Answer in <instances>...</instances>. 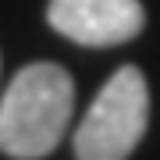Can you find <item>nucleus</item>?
I'll return each instance as SVG.
<instances>
[{
    "label": "nucleus",
    "mask_w": 160,
    "mask_h": 160,
    "mask_svg": "<svg viewBox=\"0 0 160 160\" xmlns=\"http://www.w3.org/2000/svg\"><path fill=\"white\" fill-rule=\"evenodd\" d=\"M46 18L61 36L82 46H118L142 32L139 0H50Z\"/></svg>",
    "instance_id": "obj_3"
},
{
    "label": "nucleus",
    "mask_w": 160,
    "mask_h": 160,
    "mask_svg": "<svg viewBox=\"0 0 160 160\" xmlns=\"http://www.w3.org/2000/svg\"><path fill=\"white\" fill-rule=\"evenodd\" d=\"M149 118V89L146 75L135 64H125L107 78L96 92L89 114L75 132L78 160H125L139 146Z\"/></svg>",
    "instance_id": "obj_2"
},
{
    "label": "nucleus",
    "mask_w": 160,
    "mask_h": 160,
    "mask_svg": "<svg viewBox=\"0 0 160 160\" xmlns=\"http://www.w3.org/2000/svg\"><path fill=\"white\" fill-rule=\"evenodd\" d=\"M75 107L71 75L61 64H29L0 100V149L18 160H39L61 142Z\"/></svg>",
    "instance_id": "obj_1"
}]
</instances>
